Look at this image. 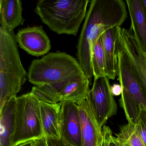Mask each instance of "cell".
I'll use <instances>...</instances> for the list:
<instances>
[{
	"label": "cell",
	"instance_id": "6da1fadb",
	"mask_svg": "<svg viewBox=\"0 0 146 146\" xmlns=\"http://www.w3.org/2000/svg\"><path fill=\"white\" fill-rule=\"evenodd\" d=\"M87 11L77 45L78 60L87 78L94 76L93 49L102 34L111 28L120 27L127 18L123 0H92Z\"/></svg>",
	"mask_w": 146,
	"mask_h": 146
},
{
	"label": "cell",
	"instance_id": "7a4b0ae2",
	"mask_svg": "<svg viewBox=\"0 0 146 146\" xmlns=\"http://www.w3.org/2000/svg\"><path fill=\"white\" fill-rule=\"evenodd\" d=\"M89 0H40L34 10L58 35L76 36L87 15Z\"/></svg>",
	"mask_w": 146,
	"mask_h": 146
},
{
	"label": "cell",
	"instance_id": "3957f363",
	"mask_svg": "<svg viewBox=\"0 0 146 146\" xmlns=\"http://www.w3.org/2000/svg\"><path fill=\"white\" fill-rule=\"evenodd\" d=\"M27 72L19 56L16 35L0 27V110L17 96L26 82Z\"/></svg>",
	"mask_w": 146,
	"mask_h": 146
},
{
	"label": "cell",
	"instance_id": "277c9868",
	"mask_svg": "<svg viewBox=\"0 0 146 146\" xmlns=\"http://www.w3.org/2000/svg\"><path fill=\"white\" fill-rule=\"evenodd\" d=\"M85 76L76 59L60 52H50L41 59L34 60L27 73L29 82L37 87L53 85Z\"/></svg>",
	"mask_w": 146,
	"mask_h": 146
},
{
	"label": "cell",
	"instance_id": "5b68a950",
	"mask_svg": "<svg viewBox=\"0 0 146 146\" xmlns=\"http://www.w3.org/2000/svg\"><path fill=\"white\" fill-rule=\"evenodd\" d=\"M117 75L123 88L119 100L128 123L135 125L141 108H146V98L125 52L116 42Z\"/></svg>",
	"mask_w": 146,
	"mask_h": 146
},
{
	"label": "cell",
	"instance_id": "8992f818",
	"mask_svg": "<svg viewBox=\"0 0 146 146\" xmlns=\"http://www.w3.org/2000/svg\"><path fill=\"white\" fill-rule=\"evenodd\" d=\"M44 136L40 102L32 91L16 97V128L12 146Z\"/></svg>",
	"mask_w": 146,
	"mask_h": 146
},
{
	"label": "cell",
	"instance_id": "52a82bcc",
	"mask_svg": "<svg viewBox=\"0 0 146 146\" xmlns=\"http://www.w3.org/2000/svg\"><path fill=\"white\" fill-rule=\"evenodd\" d=\"M89 97L96 118L102 128L108 119L116 115L117 111V103L112 94L107 77L94 79Z\"/></svg>",
	"mask_w": 146,
	"mask_h": 146
},
{
	"label": "cell",
	"instance_id": "ba28073f",
	"mask_svg": "<svg viewBox=\"0 0 146 146\" xmlns=\"http://www.w3.org/2000/svg\"><path fill=\"white\" fill-rule=\"evenodd\" d=\"M117 42L129 57L136 76L146 98V54L134 36L131 28L119 27Z\"/></svg>",
	"mask_w": 146,
	"mask_h": 146
},
{
	"label": "cell",
	"instance_id": "9c48e42d",
	"mask_svg": "<svg viewBox=\"0 0 146 146\" xmlns=\"http://www.w3.org/2000/svg\"><path fill=\"white\" fill-rule=\"evenodd\" d=\"M60 138L74 146H82L81 123L78 105L62 102L59 117Z\"/></svg>",
	"mask_w": 146,
	"mask_h": 146
},
{
	"label": "cell",
	"instance_id": "30bf717a",
	"mask_svg": "<svg viewBox=\"0 0 146 146\" xmlns=\"http://www.w3.org/2000/svg\"><path fill=\"white\" fill-rule=\"evenodd\" d=\"M78 105L81 123L82 146H100L102 128L96 118L89 96Z\"/></svg>",
	"mask_w": 146,
	"mask_h": 146
},
{
	"label": "cell",
	"instance_id": "8fae6325",
	"mask_svg": "<svg viewBox=\"0 0 146 146\" xmlns=\"http://www.w3.org/2000/svg\"><path fill=\"white\" fill-rule=\"evenodd\" d=\"M16 40L20 48L32 56L45 55L51 48L50 39L42 26L20 30L16 35Z\"/></svg>",
	"mask_w": 146,
	"mask_h": 146
},
{
	"label": "cell",
	"instance_id": "7c38bea8",
	"mask_svg": "<svg viewBox=\"0 0 146 146\" xmlns=\"http://www.w3.org/2000/svg\"><path fill=\"white\" fill-rule=\"evenodd\" d=\"M131 20L130 28L141 48L146 54V14L142 0H126Z\"/></svg>",
	"mask_w": 146,
	"mask_h": 146
},
{
	"label": "cell",
	"instance_id": "4fadbf2b",
	"mask_svg": "<svg viewBox=\"0 0 146 146\" xmlns=\"http://www.w3.org/2000/svg\"><path fill=\"white\" fill-rule=\"evenodd\" d=\"M89 80L86 76L68 80L65 83L59 94L58 101L79 104L89 96Z\"/></svg>",
	"mask_w": 146,
	"mask_h": 146
},
{
	"label": "cell",
	"instance_id": "5bb4252c",
	"mask_svg": "<svg viewBox=\"0 0 146 146\" xmlns=\"http://www.w3.org/2000/svg\"><path fill=\"white\" fill-rule=\"evenodd\" d=\"M16 97L8 100L0 110V146H12L16 128Z\"/></svg>",
	"mask_w": 146,
	"mask_h": 146
},
{
	"label": "cell",
	"instance_id": "9a60e30c",
	"mask_svg": "<svg viewBox=\"0 0 146 146\" xmlns=\"http://www.w3.org/2000/svg\"><path fill=\"white\" fill-rule=\"evenodd\" d=\"M23 11L20 0H1L0 27L13 32L18 26L23 25Z\"/></svg>",
	"mask_w": 146,
	"mask_h": 146
},
{
	"label": "cell",
	"instance_id": "2e32d148",
	"mask_svg": "<svg viewBox=\"0 0 146 146\" xmlns=\"http://www.w3.org/2000/svg\"><path fill=\"white\" fill-rule=\"evenodd\" d=\"M62 102L51 104L40 102L41 117L44 136L60 138L59 117Z\"/></svg>",
	"mask_w": 146,
	"mask_h": 146
},
{
	"label": "cell",
	"instance_id": "e0dca14e",
	"mask_svg": "<svg viewBox=\"0 0 146 146\" xmlns=\"http://www.w3.org/2000/svg\"><path fill=\"white\" fill-rule=\"evenodd\" d=\"M119 26L109 29L104 32L101 37L106 55L109 79L114 80L117 75L116 46Z\"/></svg>",
	"mask_w": 146,
	"mask_h": 146
},
{
	"label": "cell",
	"instance_id": "ac0fdd59",
	"mask_svg": "<svg viewBox=\"0 0 146 146\" xmlns=\"http://www.w3.org/2000/svg\"><path fill=\"white\" fill-rule=\"evenodd\" d=\"M91 62L94 79L102 77L108 78L106 60L101 36L94 47Z\"/></svg>",
	"mask_w": 146,
	"mask_h": 146
},
{
	"label": "cell",
	"instance_id": "d6986e66",
	"mask_svg": "<svg viewBox=\"0 0 146 146\" xmlns=\"http://www.w3.org/2000/svg\"><path fill=\"white\" fill-rule=\"evenodd\" d=\"M115 137L123 146H146L135 125L131 123L121 126Z\"/></svg>",
	"mask_w": 146,
	"mask_h": 146
},
{
	"label": "cell",
	"instance_id": "ffe728a7",
	"mask_svg": "<svg viewBox=\"0 0 146 146\" xmlns=\"http://www.w3.org/2000/svg\"><path fill=\"white\" fill-rule=\"evenodd\" d=\"M135 125L146 146V108H141Z\"/></svg>",
	"mask_w": 146,
	"mask_h": 146
},
{
	"label": "cell",
	"instance_id": "44dd1931",
	"mask_svg": "<svg viewBox=\"0 0 146 146\" xmlns=\"http://www.w3.org/2000/svg\"><path fill=\"white\" fill-rule=\"evenodd\" d=\"M112 132L108 126L102 127V138L100 146H109L110 140L112 136Z\"/></svg>",
	"mask_w": 146,
	"mask_h": 146
},
{
	"label": "cell",
	"instance_id": "7402d4cb",
	"mask_svg": "<svg viewBox=\"0 0 146 146\" xmlns=\"http://www.w3.org/2000/svg\"><path fill=\"white\" fill-rule=\"evenodd\" d=\"M48 146H74L60 138L46 137Z\"/></svg>",
	"mask_w": 146,
	"mask_h": 146
},
{
	"label": "cell",
	"instance_id": "603a6c76",
	"mask_svg": "<svg viewBox=\"0 0 146 146\" xmlns=\"http://www.w3.org/2000/svg\"><path fill=\"white\" fill-rule=\"evenodd\" d=\"M111 91L113 96H118L122 94L123 88L120 84H114L111 86Z\"/></svg>",
	"mask_w": 146,
	"mask_h": 146
},
{
	"label": "cell",
	"instance_id": "cb8c5ba5",
	"mask_svg": "<svg viewBox=\"0 0 146 146\" xmlns=\"http://www.w3.org/2000/svg\"><path fill=\"white\" fill-rule=\"evenodd\" d=\"M33 146H48L46 137L43 136L33 141Z\"/></svg>",
	"mask_w": 146,
	"mask_h": 146
},
{
	"label": "cell",
	"instance_id": "d4e9b609",
	"mask_svg": "<svg viewBox=\"0 0 146 146\" xmlns=\"http://www.w3.org/2000/svg\"><path fill=\"white\" fill-rule=\"evenodd\" d=\"M109 146H123L122 144H120L116 140L115 137L112 136L111 140H110V143Z\"/></svg>",
	"mask_w": 146,
	"mask_h": 146
},
{
	"label": "cell",
	"instance_id": "484cf974",
	"mask_svg": "<svg viewBox=\"0 0 146 146\" xmlns=\"http://www.w3.org/2000/svg\"><path fill=\"white\" fill-rule=\"evenodd\" d=\"M33 141L23 143L21 146H33Z\"/></svg>",
	"mask_w": 146,
	"mask_h": 146
},
{
	"label": "cell",
	"instance_id": "4316f807",
	"mask_svg": "<svg viewBox=\"0 0 146 146\" xmlns=\"http://www.w3.org/2000/svg\"><path fill=\"white\" fill-rule=\"evenodd\" d=\"M143 5L146 14V0H142Z\"/></svg>",
	"mask_w": 146,
	"mask_h": 146
},
{
	"label": "cell",
	"instance_id": "83f0119b",
	"mask_svg": "<svg viewBox=\"0 0 146 146\" xmlns=\"http://www.w3.org/2000/svg\"><path fill=\"white\" fill-rule=\"evenodd\" d=\"M23 144V143H22V144H20V145H18V146H21V145H22V144Z\"/></svg>",
	"mask_w": 146,
	"mask_h": 146
}]
</instances>
